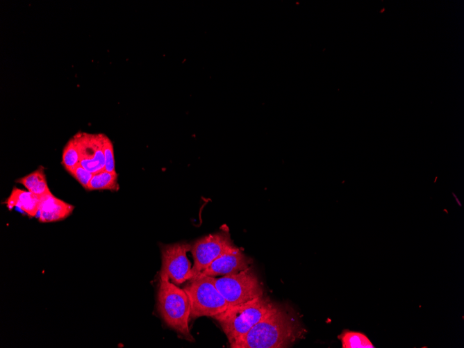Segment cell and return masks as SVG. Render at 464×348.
Masks as SVG:
<instances>
[{"label":"cell","instance_id":"cell-1","mask_svg":"<svg viewBox=\"0 0 464 348\" xmlns=\"http://www.w3.org/2000/svg\"><path fill=\"white\" fill-rule=\"evenodd\" d=\"M300 330L288 313L276 308L256 324L245 335L230 345L232 348L288 347L299 335Z\"/></svg>","mask_w":464,"mask_h":348},{"label":"cell","instance_id":"cell-2","mask_svg":"<svg viewBox=\"0 0 464 348\" xmlns=\"http://www.w3.org/2000/svg\"><path fill=\"white\" fill-rule=\"evenodd\" d=\"M277 307L265 295L229 306L213 317L219 324L231 344L245 335Z\"/></svg>","mask_w":464,"mask_h":348},{"label":"cell","instance_id":"cell-3","mask_svg":"<svg viewBox=\"0 0 464 348\" xmlns=\"http://www.w3.org/2000/svg\"><path fill=\"white\" fill-rule=\"evenodd\" d=\"M157 309L168 326L186 340H194L189 330L190 300L183 289L169 281L160 280L157 295Z\"/></svg>","mask_w":464,"mask_h":348},{"label":"cell","instance_id":"cell-4","mask_svg":"<svg viewBox=\"0 0 464 348\" xmlns=\"http://www.w3.org/2000/svg\"><path fill=\"white\" fill-rule=\"evenodd\" d=\"M190 304V318L222 313L229 306L217 289L212 276L197 275L183 288Z\"/></svg>","mask_w":464,"mask_h":348},{"label":"cell","instance_id":"cell-5","mask_svg":"<svg viewBox=\"0 0 464 348\" xmlns=\"http://www.w3.org/2000/svg\"><path fill=\"white\" fill-rule=\"evenodd\" d=\"M213 278L217 289L229 306L264 295L263 288L251 267L238 274Z\"/></svg>","mask_w":464,"mask_h":348},{"label":"cell","instance_id":"cell-6","mask_svg":"<svg viewBox=\"0 0 464 348\" xmlns=\"http://www.w3.org/2000/svg\"><path fill=\"white\" fill-rule=\"evenodd\" d=\"M235 247L226 229L196 240L190 249L194 258L192 279L206 270L219 256Z\"/></svg>","mask_w":464,"mask_h":348},{"label":"cell","instance_id":"cell-7","mask_svg":"<svg viewBox=\"0 0 464 348\" xmlns=\"http://www.w3.org/2000/svg\"><path fill=\"white\" fill-rule=\"evenodd\" d=\"M190 249L191 245L186 242L161 245L160 280H172L177 285L192 279L191 263L187 257Z\"/></svg>","mask_w":464,"mask_h":348},{"label":"cell","instance_id":"cell-8","mask_svg":"<svg viewBox=\"0 0 464 348\" xmlns=\"http://www.w3.org/2000/svg\"><path fill=\"white\" fill-rule=\"evenodd\" d=\"M103 135L78 132L73 136L79 152V165L92 174L105 170Z\"/></svg>","mask_w":464,"mask_h":348},{"label":"cell","instance_id":"cell-9","mask_svg":"<svg viewBox=\"0 0 464 348\" xmlns=\"http://www.w3.org/2000/svg\"><path fill=\"white\" fill-rule=\"evenodd\" d=\"M251 263V259L236 247L219 256L198 275L216 277L235 274L249 267Z\"/></svg>","mask_w":464,"mask_h":348},{"label":"cell","instance_id":"cell-10","mask_svg":"<svg viewBox=\"0 0 464 348\" xmlns=\"http://www.w3.org/2000/svg\"><path fill=\"white\" fill-rule=\"evenodd\" d=\"M74 209L73 205L51 193L40 199L38 220L42 223L63 220L72 213Z\"/></svg>","mask_w":464,"mask_h":348},{"label":"cell","instance_id":"cell-11","mask_svg":"<svg viewBox=\"0 0 464 348\" xmlns=\"http://www.w3.org/2000/svg\"><path fill=\"white\" fill-rule=\"evenodd\" d=\"M40 199L28 190L14 187L4 204L9 210L17 208L29 217H35L39 212Z\"/></svg>","mask_w":464,"mask_h":348},{"label":"cell","instance_id":"cell-12","mask_svg":"<svg viewBox=\"0 0 464 348\" xmlns=\"http://www.w3.org/2000/svg\"><path fill=\"white\" fill-rule=\"evenodd\" d=\"M16 182L23 185L28 191L40 197L51 193L42 166H40L28 175L17 179Z\"/></svg>","mask_w":464,"mask_h":348},{"label":"cell","instance_id":"cell-13","mask_svg":"<svg viewBox=\"0 0 464 348\" xmlns=\"http://www.w3.org/2000/svg\"><path fill=\"white\" fill-rule=\"evenodd\" d=\"M117 177V172H109L106 170L94 173L89 183L87 190L117 191L119 190Z\"/></svg>","mask_w":464,"mask_h":348},{"label":"cell","instance_id":"cell-14","mask_svg":"<svg viewBox=\"0 0 464 348\" xmlns=\"http://www.w3.org/2000/svg\"><path fill=\"white\" fill-rule=\"evenodd\" d=\"M342 348H374L370 340L363 333L344 330L338 335Z\"/></svg>","mask_w":464,"mask_h":348},{"label":"cell","instance_id":"cell-15","mask_svg":"<svg viewBox=\"0 0 464 348\" xmlns=\"http://www.w3.org/2000/svg\"><path fill=\"white\" fill-rule=\"evenodd\" d=\"M80 156L76 143L72 137L64 147L62 154V165L69 174L79 165Z\"/></svg>","mask_w":464,"mask_h":348},{"label":"cell","instance_id":"cell-16","mask_svg":"<svg viewBox=\"0 0 464 348\" xmlns=\"http://www.w3.org/2000/svg\"><path fill=\"white\" fill-rule=\"evenodd\" d=\"M103 150L105 161V170L109 172L115 173L113 144L109 138L105 134L103 135Z\"/></svg>","mask_w":464,"mask_h":348},{"label":"cell","instance_id":"cell-17","mask_svg":"<svg viewBox=\"0 0 464 348\" xmlns=\"http://www.w3.org/2000/svg\"><path fill=\"white\" fill-rule=\"evenodd\" d=\"M86 190L93 174L78 165L70 174Z\"/></svg>","mask_w":464,"mask_h":348}]
</instances>
